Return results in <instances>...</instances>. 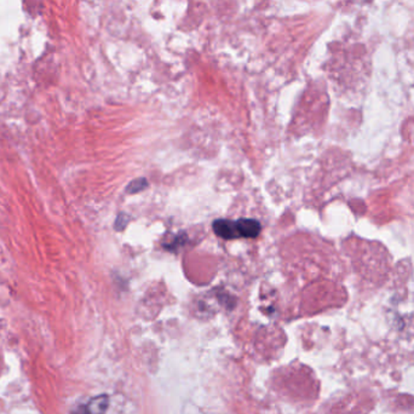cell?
<instances>
[{"label":"cell","mask_w":414,"mask_h":414,"mask_svg":"<svg viewBox=\"0 0 414 414\" xmlns=\"http://www.w3.org/2000/svg\"><path fill=\"white\" fill-rule=\"evenodd\" d=\"M110 398L107 395H100L90 400L86 405H80L72 414H105L108 410Z\"/></svg>","instance_id":"cell-1"},{"label":"cell","mask_w":414,"mask_h":414,"mask_svg":"<svg viewBox=\"0 0 414 414\" xmlns=\"http://www.w3.org/2000/svg\"><path fill=\"white\" fill-rule=\"evenodd\" d=\"M236 228H238L240 238H246V239H255L260 235L262 230L260 222L256 220H250V218L236 221Z\"/></svg>","instance_id":"cell-2"},{"label":"cell","mask_w":414,"mask_h":414,"mask_svg":"<svg viewBox=\"0 0 414 414\" xmlns=\"http://www.w3.org/2000/svg\"><path fill=\"white\" fill-rule=\"evenodd\" d=\"M213 232L222 239L233 240L240 238L238 228H236V222H233V221H216L213 223Z\"/></svg>","instance_id":"cell-3"},{"label":"cell","mask_w":414,"mask_h":414,"mask_svg":"<svg viewBox=\"0 0 414 414\" xmlns=\"http://www.w3.org/2000/svg\"><path fill=\"white\" fill-rule=\"evenodd\" d=\"M148 186V182H147L144 179H138L134 182H131L127 187V191L131 193V194H134V193H138V191H143L144 188Z\"/></svg>","instance_id":"cell-4"},{"label":"cell","mask_w":414,"mask_h":414,"mask_svg":"<svg viewBox=\"0 0 414 414\" xmlns=\"http://www.w3.org/2000/svg\"><path fill=\"white\" fill-rule=\"evenodd\" d=\"M127 223H129V216H119L118 221H117V223H115V227H117L118 230H120V229H124Z\"/></svg>","instance_id":"cell-5"},{"label":"cell","mask_w":414,"mask_h":414,"mask_svg":"<svg viewBox=\"0 0 414 414\" xmlns=\"http://www.w3.org/2000/svg\"><path fill=\"white\" fill-rule=\"evenodd\" d=\"M186 238L183 236H176L175 240L172 243H169V244H165V248H169V250H172L174 248H177L179 245H182L183 241H184Z\"/></svg>","instance_id":"cell-6"}]
</instances>
